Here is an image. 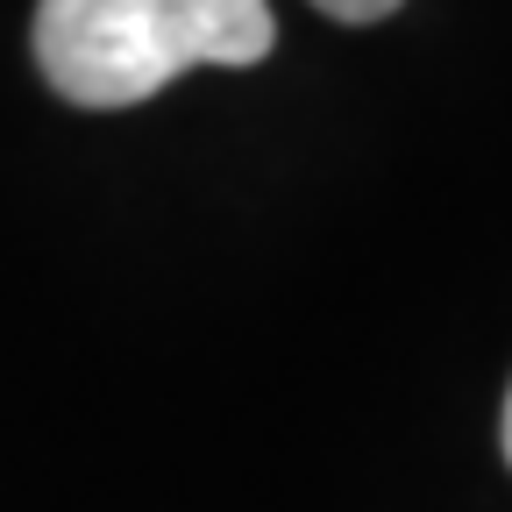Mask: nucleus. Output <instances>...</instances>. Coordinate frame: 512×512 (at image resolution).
<instances>
[{"instance_id":"2","label":"nucleus","mask_w":512,"mask_h":512,"mask_svg":"<svg viewBox=\"0 0 512 512\" xmlns=\"http://www.w3.org/2000/svg\"><path fill=\"white\" fill-rule=\"evenodd\" d=\"M313 8L335 22H384V15H399V0H313Z\"/></svg>"},{"instance_id":"1","label":"nucleus","mask_w":512,"mask_h":512,"mask_svg":"<svg viewBox=\"0 0 512 512\" xmlns=\"http://www.w3.org/2000/svg\"><path fill=\"white\" fill-rule=\"evenodd\" d=\"M271 0H36V64L72 107H136L200 64H264Z\"/></svg>"},{"instance_id":"3","label":"nucleus","mask_w":512,"mask_h":512,"mask_svg":"<svg viewBox=\"0 0 512 512\" xmlns=\"http://www.w3.org/2000/svg\"><path fill=\"white\" fill-rule=\"evenodd\" d=\"M505 463H512V392H505Z\"/></svg>"}]
</instances>
